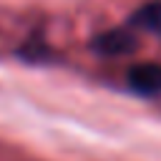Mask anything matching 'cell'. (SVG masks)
Returning <instances> with one entry per match:
<instances>
[{"label": "cell", "instance_id": "cell-4", "mask_svg": "<svg viewBox=\"0 0 161 161\" xmlns=\"http://www.w3.org/2000/svg\"><path fill=\"white\" fill-rule=\"evenodd\" d=\"M20 55H25V58H30V60H43V58L48 55V48L43 45L40 38H33V43H25V45L20 48Z\"/></svg>", "mask_w": 161, "mask_h": 161}, {"label": "cell", "instance_id": "cell-1", "mask_svg": "<svg viewBox=\"0 0 161 161\" xmlns=\"http://www.w3.org/2000/svg\"><path fill=\"white\" fill-rule=\"evenodd\" d=\"M91 45L101 55H123V53H131L138 45V38L128 28H111V30L96 35Z\"/></svg>", "mask_w": 161, "mask_h": 161}, {"label": "cell", "instance_id": "cell-3", "mask_svg": "<svg viewBox=\"0 0 161 161\" xmlns=\"http://www.w3.org/2000/svg\"><path fill=\"white\" fill-rule=\"evenodd\" d=\"M131 25L143 28V30H151V33H161V0H151V3L141 5L133 13Z\"/></svg>", "mask_w": 161, "mask_h": 161}, {"label": "cell", "instance_id": "cell-2", "mask_svg": "<svg viewBox=\"0 0 161 161\" xmlns=\"http://www.w3.org/2000/svg\"><path fill=\"white\" fill-rule=\"evenodd\" d=\"M128 86L141 96L161 93V63H138L128 70Z\"/></svg>", "mask_w": 161, "mask_h": 161}]
</instances>
